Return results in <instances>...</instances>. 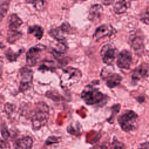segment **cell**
I'll list each match as a JSON object with an SVG mask.
<instances>
[{"label": "cell", "mask_w": 149, "mask_h": 149, "mask_svg": "<svg viewBox=\"0 0 149 149\" xmlns=\"http://www.w3.org/2000/svg\"><path fill=\"white\" fill-rule=\"evenodd\" d=\"M49 107L44 102H38L35 104L31 116L32 127L37 130L47 123L49 119Z\"/></svg>", "instance_id": "obj_1"}, {"label": "cell", "mask_w": 149, "mask_h": 149, "mask_svg": "<svg viewBox=\"0 0 149 149\" xmlns=\"http://www.w3.org/2000/svg\"><path fill=\"white\" fill-rule=\"evenodd\" d=\"M82 77V73L80 69L68 66L65 68L60 77L61 86L63 88H69L77 83Z\"/></svg>", "instance_id": "obj_2"}, {"label": "cell", "mask_w": 149, "mask_h": 149, "mask_svg": "<svg viewBox=\"0 0 149 149\" xmlns=\"http://www.w3.org/2000/svg\"><path fill=\"white\" fill-rule=\"evenodd\" d=\"M105 95L92 84L87 85L81 93L82 100L87 105H95L101 102Z\"/></svg>", "instance_id": "obj_3"}, {"label": "cell", "mask_w": 149, "mask_h": 149, "mask_svg": "<svg viewBox=\"0 0 149 149\" xmlns=\"http://www.w3.org/2000/svg\"><path fill=\"white\" fill-rule=\"evenodd\" d=\"M139 117L133 111H126L118 118V122L121 129L125 132L134 130L138 125Z\"/></svg>", "instance_id": "obj_4"}, {"label": "cell", "mask_w": 149, "mask_h": 149, "mask_svg": "<svg viewBox=\"0 0 149 149\" xmlns=\"http://www.w3.org/2000/svg\"><path fill=\"white\" fill-rule=\"evenodd\" d=\"M33 71L26 67L20 69L19 90L21 92H25L31 87L33 84Z\"/></svg>", "instance_id": "obj_5"}, {"label": "cell", "mask_w": 149, "mask_h": 149, "mask_svg": "<svg viewBox=\"0 0 149 149\" xmlns=\"http://www.w3.org/2000/svg\"><path fill=\"white\" fill-rule=\"evenodd\" d=\"M45 49V46L39 44L30 48L26 54V64L29 66H34L40 56V53Z\"/></svg>", "instance_id": "obj_6"}, {"label": "cell", "mask_w": 149, "mask_h": 149, "mask_svg": "<svg viewBox=\"0 0 149 149\" xmlns=\"http://www.w3.org/2000/svg\"><path fill=\"white\" fill-rule=\"evenodd\" d=\"M116 52L117 49L111 44L104 45L100 50V56L102 62L108 66L111 65L116 58Z\"/></svg>", "instance_id": "obj_7"}, {"label": "cell", "mask_w": 149, "mask_h": 149, "mask_svg": "<svg viewBox=\"0 0 149 149\" xmlns=\"http://www.w3.org/2000/svg\"><path fill=\"white\" fill-rule=\"evenodd\" d=\"M72 28L67 23H63L60 26L52 29L49 31V34L51 36L54 38L58 42H65V34H70L72 33Z\"/></svg>", "instance_id": "obj_8"}, {"label": "cell", "mask_w": 149, "mask_h": 149, "mask_svg": "<svg viewBox=\"0 0 149 149\" xmlns=\"http://www.w3.org/2000/svg\"><path fill=\"white\" fill-rule=\"evenodd\" d=\"M101 77L106 81L107 86L112 88L118 86L122 80V77L118 73H111L108 69L104 68L101 73Z\"/></svg>", "instance_id": "obj_9"}, {"label": "cell", "mask_w": 149, "mask_h": 149, "mask_svg": "<svg viewBox=\"0 0 149 149\" xmlns=\"http://www.w3.org/2000/svg\"><path fill=\"white\" fill-rule=\"evenodd\" d=\"M115 33L116 30L112 25L107 24H102L96 29L93 35V38L95 41H98L105 37H111Z\"/></svg>", "instance_id": "obj_10"}, {"label": "cell", "mask_w": 149, "mask_h": 149, "mask_svg": "<svg viewBox=\"0 0 149 149\" xmlns=\"http://www.w3.org/2000/svg\"><path fill=\"white\" fill-rule=\"evenodd\" d=\"M132 62V53L126 50L123 49L118 55L116 64L118 68L123 69H129Z\"/></svg>", "instance_id": "obj_11"}, {"label": "cell", "mask_w": 149, "mask_h": 149, "mask_svg": "<svg viewBox=\"0 0 149 149\" xmlns=\"http://www.w3.org/2000/svg\"><path fill=\"white\" fill-rule=\"evenodd\" d=\"M33 141L30 136H24L17 139L15 144V149H31Z\"/></svg>", "instance_id": "obj_12"}, {"label": "cell", "mask_w": 149, "mask_h": 149, "mask_svg": "<svg viewBox=\"0 0 149 149\" xmlns=\"http://www.w3.org/2000/svg\"><path fill=\"white\" fill-rule=\"evenodd\" d=\"M103 12V8L100 4H94L93 5L89 10L88 19L92 22L97 20L102 16Z\"/></svg>", "instance_id": "obj_13"}, {"label": "cell", "mask_w": 149, "mask_h": 149, "mask_svg": "<svg viewBox=\"0 0 149 149\" xmlns=\"http://www.w3.org/2000/svg\"><path fill=\"white\" fill-rule=\"evenodd\" d=\"M23 20L15 13L11 14L8 19V30L18 31L19 28L23 24Z\"/></svg>", "instance_id": "obj_14"}, {"label": "cell", "mask_w": 149, "mask_h": 149, "mask_svg": "<svg viewBox=\"0 0 149 149\" xmlns=\"http://www.w3.org/2000/svg\"><path fill=\"white\" fill-rule=\"evenodd\" d=\"M148 70L146 66L140 65L135 68L132 74V79L133 81L137 82L147 75Z\"/></svg>", "instance_id": "obj_15"}, {"label": "cell", "mask_w": 149, "mask_h": 149, "mask_svg": "<svg viewBox=\"0 0 149 149\" xmlns=\"http://www.w3.org/2000/svg\"><path fill=\"white\" fill-rule=\"evenodd\" d=\"M130 2L126 1H119L115 2L113 6V10L115 13L120 15L126 12L130 7Z\"/></svg>", "instance_id": "obj_16"}, {"label": "cell", "mask_w": 149, "mask_h": 149, "mask_svg": "<svg viewBox=\"0 0 149 149\" xmlns=\"http://www.w3.org/2000/svg\"><path fill=\"white\" fill-rule=\"evenodd\" d=\"M132 47L137 55H141L144 48L142 38L140 37H134L132 41Z\"/></svg>", "instance_id": "obj_17"}, {"label": "cell", "mask_w": 149, "mask_h": 149, "mask_svg": "<svg viewBox=\"0 0 149 149\" xmlns=\"http://www.w3.org/2000/svg\"><path fill=\"white\" fill-rule=\"evenodd\" d=\"M27 33L33 34L37 39L40 40L43 36L44 30L40 26L35 24L31 26L28 28Z\"/></svg>", "instance_id": "obj_18"}, {"label": "cell", "mask_w": 149, "mask_h": 149, "mask_svg": "<svg viewBox=\"0 0 149 149\" xmlns=\"http://www.w3.org/2000/svg\"><path fill=\"white\" fill-rule=\"evenodd\" d=\"M23 52H24V49H22L18 51V52H14L10 48H9L4 52V54L5 57L9 61L14 62L17 60V58Z\"/></svg>", "instance_id": "obj_19"}, {"label": "cell", "mask_w": 149, "mask_h": 149, "mask_svg": "<svg viewBox=\"0 0 149 149\" xmlns=\"http://www.w3.org/2000/svg\"><path fill=\"white\" fill-rule=\"evenodd\" d=\"M22 35V33L20 31L8 30L6 41L10 44H13L21 37Z\"/></svg>", "instance_id": "obj_20"}, {"label": "cell", "mask_w": 149, "mask_h": 149, "mask_svg": "<svg viewBox=\"0 0 149 149\" xmlns=\"http://www.w3.org/2000/svg\"><path fill=\"white\" fill-rule=\"evenodd\" d=\"M10 1H0V19L1 20L3 19V18L5 16L8 10L9 7Z\"/></svg>", "instance_id": "obj_21"}, {"label": "cell", "mask_w": 149, "mask_h": 149, "mask_svg": "<svg viewBox=\"0 0 149 149\" xmlns=\"http://www.w3.org/2000/svg\"><path fill=\"white\" fill-rule=\"evenodd\" d=\"M108 149H126L125 145L116 139H113Z\"/></svg>", "instance_id": "obj_22"}, {"label": "cell", "mask_w": 149, "mask_h": 149, "mask_svg": "<svg viewBox=\"0 0 149 149\" xmlns=\"http://www.w3.org/2000/svg\"><path fill=\"white\" fill-rule=\"evenodd\" d=\"M61 137L56 136H50L45 141V145L46 146H53L55 144L59 143L61 141Z\"/></svg>", "instance_id": "obj_23"}, {"label": "cell", "mask_w": 149, "mask_h": 149, "mask_svg": "<svg viewBox=\"0 0 149 149\" xmlns=\"http://www.w3.org/2000/svg\"><path fill=\"white\" fill-rule=\"evenodd\" d=\"M27 3H31L34 5V7L38 10H42L46 3L45 1H27Z\"/></svg>", "instance_id": "obj_24"}, {"label": "cell", "mask_w": 149, "mask_h": 149, "mask_svg": "<svg viewBox=\"0 0 149 149\" xmlns=\"http://www.w3.org/2000/svg\"><path fill=\"white\" fill-rule=\"evenodd\" d=\"M140 20L145 24H149V7H148L141 14Z\"/></svg>", "instance_id": "obj_25"}, {"label": "cell", "mask_w": 149, "mask_h": 149, "mask_svg": "<svg viewBox=\"0 0 149 149\" xmlns=\"http://www.w3.org/2000/svg\"><path fill=\"white\" fill-rule=\"evenodd\" d=\"M13 109H14V105L12 104L8 103L4 105V109L5 111V112L7 113L8 114H9L10 113L12 112Z\"/></svg>", "instance_id": "obj_26"}, {"label": "cell", "mask_w": 149, "mask_h": 149, "mask_svg": "<svg viewBox=\"0 0 149 149\" xmlns=\"http://www.w3.org/2000/svg\"><path fill=\"white\" fill-rule=\"evenodd\" d=\"M1 134H2V137L4 138V139H8V137L9 136V132L8 131V130L5 128V127H3L2 128V130H1Z\"/></svg>", "instance_id": "obj_27"}, {"label": "cell", "mask_w": 149, "mask_h": 149, "mask_svg": "<svg viewBox=\"0 0 149 149\" xmlns=\"http://www.w3.org/2000/svg\"><path fill=\"white\" fill-rule=\"evenodd\" d=\"M138 149H149V142H145L141 144Z\"/></svg>", "instance_id": "obj_28"}, {"label": "cell", "mask_w": 149, "mask_h": 149, "mask_svg": "<svg viewBox=\"0 0 149 149\" xmlns=\"http://www.w3.org/2000/svg\"><path fill=\"white\" fill-rule=\"evenodd\" d=\"M113 2V1H103V2H102L104 5H110L111 3H112Z\"/></svg>", "instance_id": "obj_29"}]
</instances>
